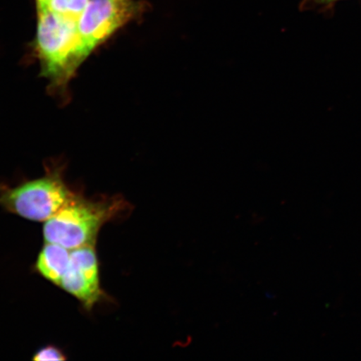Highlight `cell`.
Segmentation results:
<instances>
[{
	"instance_id": "obj_4",
	"label": "cell",
	"mask_w": 361,
	"mask_h": 361,
	"mask_svg": "<svg viewBox=\"0 0 361 361\" xmlns=\"http://www.w3.org/2000/svg\"><path fill=\"white\" fill-rule=\"evenodd\" d=\"M142 3L135 0H89L78 21L81 37L90 51L141 15Z\"/></svg>"
},
{
	"instance_id": "obj_3",
	"label": "cell",
	"mask_w": 361,
	"mask_h": 361,
	"mask_svg": "<svg viewBox=\"0 0 361 361\" xmlns=\"http://www.w3.org/2000/svg\"><path fill=\"white\" fill-rule=\"evenodd\" d=\"M74 194L61 174L53 171L16 188H0V206L25 219L47 222Z\"/></svg>"
},
{
	"instance_id": "obj_5",
	"label": "cell",
	"mask_w": 361,
	"mask_h": 361,
	"mask_svg": "<svg viewBox=\"0 0 361 361\" xmlns=\"http://www.w3.org/2000/svg\"><path fill=\"white\" fill-rule=\"evenodd\" d=\"M60 288L74 296L88 311L106 298L101 286L96 245L71 250L69 267Z\"/></svg>"
},
{
	"instance_id": "obj_10",
	"label": "cell",
	"mask_w": 361,
	"mask_h": 361,
	"mask_svg": "<svg viewBox=\"0 0 361 361\" xmlns=\"http://www.w3.org/2000/svg\"><path fill=\"white\" fill-rule=\"evenodd\" d=\"M49 0H36V4H47Z\"/></svg>"
},
{
	"instance_id": "obj_6",
	"label": "cell",
	"mask_w": 361,
	"mask_h": 361,
	"mask_svg": "<svg viewBox=\"0 0 361 361\" xmlns=\"http://www.w3.org/2000/svg\"><path fill=\"white\" fill-rule=\"evenodd\" d=\"M71 250L55 243L45 242L35 263V269L48 281L60 287L69 267Z\"/></svg>"
},
{
	"instance_id": "obj_8",
	"label": "cell",
	"mask_w": 361,
	"mask_h": 361,
	"mask_svg": "<svg viewBox=\"0 0 361 361\" xmlns=\"http://www.w3.org/2000/svg\"><path fill=\"white\" fill-rule=\"evenodd\" d=\"M35 361H64L67 356L56 345H47L39 349L32 358Z\"/></svg>"
},
{
	"instance_id": "obj_2",
	"label": "cell",
	"mask_w": 361,
	"mask_h": 361,
	"mask_svg": "<svg viewBox=\"0 0 361 361\" xmlns=\"http://www.w3.org/2000/svg\"><path fill=\"white\" fill-rule=\"evenodd\" d=\"M37 16L35 49L43 73L56 84L66 83L92 51L81 37L78 22L39 4Z\"/></svg>"
},
{
	"instance_id": "obj_9",
	"label": "cell",
	"mask_w": 361,
	"mask_h": 361,
	"mask_svg": "<svg viewBox=\"0 0 361 361\" xmlns=\"http://www.w3.org/2000/svg\"><path fill=\"white\" fill-rule=\"evenodd\" d=\"M340 1H343V0H304L303 6H302L307 8H319L320 11H326Z\"/></svg>"
},
{
	"instance_id": "obj_7",
	"label": "cell",
	"mask_w": 361,
	"mask_h": 361,
	"mask_svg": "<svg viewBox=\"0 0 361 361\" xmlns=\"http://www.w3.org/2000/svg\"><path fill=\"white\" fill-rule=\"evenodd\" d=\"M88 3L89 0H49L47 4H39L66 19L78 22Z\"/></svg>"
},
{
	"instance_id": "obj_1",
	"label": "cell",
	"mask_w": 361,
	"mask_h": 361,
	"mask_svg": "<svg viewBox=\"0 0 361 361\" xmlns=\"http://www.w3.org/2000/svg\"><path fill=\"white\" fill-rule=\"evenodd\" d=\"M133 210V206L120 195L87 198L75 192L55 216L44 222V241L70 250L96 245L104 225L128 218Z\"/></svg>"
}]
</instances>
